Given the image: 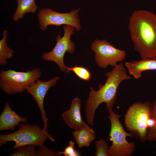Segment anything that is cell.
I'll use <instances>...</instances> for the list:
<instances>
[{
  "label": "cell",
  "mask_w": 156,
  "mask_h": 156,
  "mask_svg": "<svg viewBox=\"0 0 156 156\" xmlns=\"http://www.w3.org/2000/svg\"><path fill=\"white\" fill-rule=\"evenodd\" d=\"M73 135L80 148L89 146L96 138L94 131L86 123L80 129L75 131Z\"/></svg>",
  "instance_id": "obj_14"
},
{
  "label": "cell",
  "mask_w": 156,
  "mask_h": 156,
  "mask_svg": "<svg viewBox=\"0 0 156 156\" xmlns=\"http://www.w3.org/2000/svg\"><path fill=\"white\" fill-rule=\"evenodd\" d=\"M105 76L107 77L106 81L104 84L99 85L98 90L96 91L90 87L88 97L86 101L85 116L88 123L91 126L94 125L95 112L99 105L104 103L107 108H112L120 84L124 80L131 79L121 63L114 67L111 71L106 73Z\"/></svg>",
  "instance_id": "obj_2"
},
{
  "label": "cell",
  "mask_w": 156,
  "mask_h": 156,
  "mask_svg": "<svg viewBox=\"0 0 156 156\" xmlns=\"http://www.w3.org/2000/svg\"><path fill=\"white\" fill-rule=\"evenodd\" d=\"M2 34V38L0 40V64L4 65L7 63V60L13 57L14 51L7 45L8 31L4 30Z\"/></svg>",
  "instance_id": "obj_16"
},
{
  "label": "cell",
  "mask_w": 156,
  "mask_h": 156,
  "mask_svg": "<svg viewBox=\"0 0 156 156\" xmlns=\"http://www.w3.org/2000/svg\"><path fill=\"white\" fill-rule=\"evenodd\" d=\"M109 112L108 116L111 124L109 133L110 140L112 142L109 147V156H130L135 149V145L133 142H128L127 137H132L133 135L125 131L119 120L120 114L115 113L112 108H107Z\"/></svg>",
  "instance_id": "obj_6"
},
{
  "label": "cell",
  "mask_w": 156,
  "mask_h": 156,
  "mask_svg": "<svg viewBox=\"0 0 156 156\" xmlns=\"http://www.w3.org/2000/svg\"><path fill=\"white\" fill-rule=\"evenodd\" d=\"M17 5L13 18L16 22L22 18L28 13H34L38 7L35 0H16Z\"/></svg>",
  "instance_id": "obj_15"
},
{
  "label": "cell",
  "mask_w": 156,
  "mask_h": 156,
  "mask_svg": "<svg viewBox=\"0 0 156 156\" xmlns=\"http://www.w3.org/2000/svg\"><path fill=\"white\" fill-rule=\"evenodd\" d=\"M96 156H109V147L106 141L101 139L95 142Z\"/></svg>",
  "instance_id": "obj_19"
},
{
  "label": "cell",
  "mask_w": 156,
  "mask_h": 156,
  "mask_svg": "<svg viewBox=\"0 0 156 156\" xmlns=\"http://www.w3.org/2000/svg\"><path fill=\"white\" fill-rule=\"evenodd\" d=\"M75 142L70 141L69 145L66 147L63 151H58L59 155H64V156H78L80 155L74 149Z\"/></svg>",
  "instance_id": "obj_21"
},
{
  "label": "cell",
  "mask_w": 156,
  "mask_h": 156,
  "mask_svg": "<svg viewBox=\"0 0 156 156\" xmlns=\"http://www.w3.org/2000/svg\"><path fill=\"white\" fill-rule=\"evenodd\" d=\"M42 73L35 68L26 72L9 69L0 72V87L5 93L13 95L21 93L41 77Z\"/></svg>",
  "instance_id": "obj_5"
},
{
  "label": "cell",
  "mask_w": 156,
  "mask_h": 156,
  "mask_svg": "<svg viewBox=\"0 0 156 156\" xmlns=\"http://www.w3.org/2000/svg\"><path fill=\"white\" fill-rule=\"evenodd\" d=\"M73 71L75 74L80 79L84 81H88L91 77L90 71L86 68L75 65L72 68H68L66 72Z\"/></svg>",
  "instance_id": "obj_18"
},
{
  "label": "cell",
  "mask_w": 156,
  "mask_h": 156,
  "mask_svg": "<svg viewBox=\"0 0 156 156\" xmlns=\"http://www.w3.org/2000/svg\"><path fill=\"white\" fill-rule=\"evenodd\" d=\"M60 79L59 77L55 76L50 80L44 82L38 79L26 89L27 92L33 97L36 102L41 112L44 124L43 129L44 130H47L48 127L49 120L44 107V99L49 89L55 86Z\"/></svg>",
  "instance_id": "obj_10"
},
{
  "label": "cell",
  "mask_w": 156,
  "mask_h": 156,
  "mask_svg": "<svg viewBox=\"0 0 156 156\" xmlns=\"http://www.w3.org/2000/svg\"><path fill=\"white\" fill-rule=\"evenodd\" d=\"M128 28L134 49L141 58H156V14L144 10L134 11Z\"/></svg>",
  "instance_id": "obj_1"
},
{
  "label": "cell",
  "mask_w": 156,
  "mask_h": 156,
  "mask_svg": "<svg viewBox=\"0 0 156 156\" xmlns=\"http://www.w3.org/2000/svg\"><path fill=\"white\" fill-rule=\"evenodd\" d=\"M35 146L27 145L17 148L10 156H37L38 150Z\"/></svg>",
  "instance_id": "obj_17"
},
{
  "label": "cell",
  "mask_w": 156,
  "mask_h": 156,
  "mask_svg": "<svg viewBox=\"0 0 156 156\" xmlns=\"http://www.w3.org/2000/svg\"><path fill=\"white\" fill-rule=\"evenodd\" d=\"M79 13L78 9L72 10L69 13H62L50 8H42L39 10L37 15L39 28L42 31H45L49 25H67L73 27L75 30L79 31L81 26Z\"/></svg>",
  "instance_id": "obj_7"
},
{
  "label": "cell",
  "mask_w": 156,
  "mask_h": 156,
  "mask_svg": "<svg viewBox=\"0 0 156 156\" xmlns=\"http://www.w3.org/2000/svg\"><path fill=\"white\" fill-rule=\"evenodd\" d=\"M81 101L78 97L74 98L70 108L64 112L62 117L65 123L75 130L81 129L86 123L82 119L81 113Z\"/></svg>",
  "instance_id": "obj_11"
},
{
  "label": "cell",
  "mask_w": 156,
  "mask_h": 156,
  "mask_svg": "<svg viewBox=\"0 0 156 156\" xmlns=\"http://www.w3.org/2000/svg\"><path fill=\"white\" fill-rule=\"evenodd\" d=\"M64 34L62 37L58 34L56 38V44L50 52L44 53L42 59L46 61H52L55 62L62 72H64L68 67L65 65L64 55L66 53H73L75 49L74 44L71 41V38L74 33V28L67 25L63 27Z\"/></svg>",
  "instance_id": "obj_8"
},
{
  "label": "cell",
  "mask_w": 156,
  "mask_h": 156,
  "mask_svg": "<svg viewBox=\"0 0 156 156\" xmlns=\"http://www.w3.org/2000/svg\"><path fill=\"white\" fill-rule=\"evenodd\" d=\"M153 103L137 102L127 109L124 117L127 129L141 142L146 140L147 122L150 117Z\"/></svg>",
  "instance_id": "obj_4"
},
{
  "label": "cell",
  "mask_w": 156,
  "mask_h": 156,
  "mask_svg": "<svg viewBox=\"0 0 156 156\" xmlns=\"http://www.w3.org/2000/svg\"><path fill=\"white\" fill-rule=\"evenodd\" d=\"M27 121L26 117H21L13 111L7 102L0 115V131H14L20 123H25Z\"/></svg>",
  "instance_id": "obj_12"
},
{
  "label": "cell",
  "mask_w": 156,
  "mask_h": 156,
  "mask_svg": "<svg viewBox=\"0 0 156 156\" xmlns=\"http://www.w3.org/2000/svg\"><path fill=\"white\" fill-rule=\"evenodd\" d=\"M125 65L129 74L138 79L141 78L143 72L156 70V58L142 59L138 61L127 62Z\"/></svg>",
  "instance_id": "obj_13"
},
{
  "label": "cell",
  "mask_w": 156,
  "mask_h": 156,
  "mask_svg": "<svg viewBox=\"0 0 156 156\" xmlns=\"http://www.w3.org/2000/svg\"><path fill=\"white\" fill-rule=\"evenodd\" d=\"M91 48L95 53V60L99 67L105 68L108 66L113 67L118 63L125 59L126 52L118 49L106 40L96 39L92 43Z\"/></svg>",
  "instance_id": "obj_9"
},
{
  "label": "cell",
  "mask_w": 156,
  "mask_h": 156,
  "mask_svg": "<svg viewBox=\"0 0 156 156\" xmlns=\"http://www.w3.org/2000/svg\"><path fill=\"white\" fill-rule=\"evenodd\" d=\"M18 129L12 133L0 135V146L10 141L15 144L11 150L27 145L39 147L44 145L47 139L55 142V140L48 133L47 130L42 129L38 125L27 123L18 125Z\"/></svg>",
  "instance_id": "obj_3"
},
{
  "label": "cell",
  "mask_w": 156,
  "mask_h": 156,
  "mask_svg": "<svg viewBox=\"0 0 156 156\" xmlns=\"http://www.w3.org/2000/svg\"><path fill=\"white\" fill-rule=\"evenodd\" d=\"M59 156L58 151L49 149L44 145L39 147L38 150L37 156Z\"/></svg>",
  "instance_id": "obj_22"
},
{
  "label": "cell",
  "mask_w": 156,
  "mask_h": 156,
  "mask_svg": "<svg viewBox=\"0 0 156 156\" xmlns=\"http://www.w3.org/2000/svg\"><path fill=\"white\" fill-rule=\"evenodd\" d=\"M151 115L154 119L155 123L153 127L147 130L146 140L150 142L156 140V100H155L153 103V106Z\"/></svg>",
  "instance_id": "obj_20"
}]
</instances>
